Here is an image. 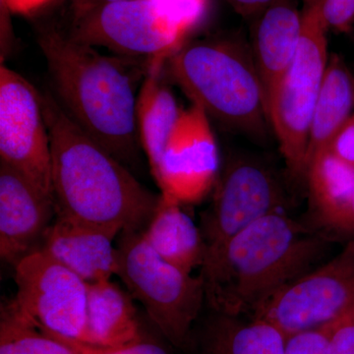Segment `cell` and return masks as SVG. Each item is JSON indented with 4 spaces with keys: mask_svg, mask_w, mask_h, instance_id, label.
Instances as JSON below:
<instances>
[{
    "mask_svg": "<svg viewBox=\"0 0 354 354\" xmlns=\"http://www.w3.org/2000/svg\"><path fill=\"white\" fill-rule=\"evenodd\" d=\"M354 309V237L328 261L286 286L252 314L286 339L335 322Z\"/></svg>",
    "mask_w": 354,
    "mask_h": 354,
    "instance_id": "10",
    "label": "cell"
},
{
    "mask_svg": "<svg viewBox=\"0 0 354 354\" xmlns=\"http://www.w3.org/2000/svg\"><path fill=\"white\" fill-rule=\"evenodd\" d=\"M50 0H1V7L11 12L29 13L43 6Z\"/></svg>",
    "mask_w": 354,
    "mask_h": 354,
    "instance_id": "30",
    "label": "cell"
},
{
    "mask_svg": "<svg viewBox=\"0 0 354 354\" xmlns=\"http://www.w3.org/2000/svg\"><path fill=\"white\" fill-rule=\"evenodd\" d=\"M353 108L354 77L342 58L332 55L310 124L306 167L316 155L329 149Z\"/></svg>",
    "mask_w": 354,
    "mask_h": 354,
    "instance_id": "20",
    "label": "cell"
},
{
    "mask_svg": "<svg viewBox=\"0 0 354 354\" xmlns=\"http://www.w3.org/2000/svg\"><path fill=\"white\" fill-rule=\"evenodd\" d=\"M0 162L53 198L50 136L43 95L4 64L0 67Z\"/></svg>",
    "mask_w": 354,
    "mask_h": 354,
    "instance_id": "11",
    "label": "cell"
},
{
    "mask_svg": "<svg viewBox=\"0 0 354 354\" xmlns=\"http://www.w3.org/2000/svg\"><path fill=\"white\" fill-rule=\"evenodd\" d=\"M218 160V145L209 118L192 104L181 111L152 174L160 194L183 206L196 204L215 187Z\"/></svg>",
    "mask_w": 354,
    "mask_h": 354,
    "instance_id": "12",
    "label": "cell"
},
{
    "mask_svg": "<svg viewBox=\"0 0 354 354\" xmlns=\"http://www.w3.org/2000/svg\"><path fill=\"white\" fill-rule=\"evenodd\" d=\"M339 235L354 237V192L348 209L339 223H337L333 236H339Z\"/></svg>",
    "mask_w": 354,
    "mask_h": 354,
    "instance_id": "29",
    "label": "cell"
},
{
    "mask_svg": "<svg viewBox=\"0 0 354 354\" xmlns=\"http://www.w3.org/2000/svg\"><path fill=\"white\" fill-rule=\"evenodd\" d=\"M328 31L315 9L304 6L297 55L270 97V125L297 180L305 179L310 124L330 58Z\"/></svg>",
    "mask_w": 354,
    "mask_h": 354,
    "instance_id": "7",
    "label": "cell"
},
{
    "mask_svg": "<svg viewBox=\"0 0 354 354\" xmlns=\"http://www.w3.org/2000/svg\"><path fill=\"white\" fill-rule=\"evenodd\" d=\"M330 243L327 234L281 212L263 216L228 242L204 278L207 301L223 316L253 314L316 269Z\"/></svg>",
    "mask_w": 354,
    "mask_h": 354,
    "instance_id": "3",
    "label": "cell"
},
{
    "mask_svg": "<svg viewBox=\"0 0 354 354\" xmlns=\"http://www.w3.org/2000/svg\"><path fill=\"white\" fill-rule=\"evenodd\" d=\"M304 6L315 9L328 30L346 32L354 24V0H304Z\"/></svg>",
    "mask_w": 354,
    "mask_h": 354,
    "instance_id": "23",
    "label": "cell"
},
{
    "mask_svg": "<svg viewBox=\"0 0 354 354\" xmlns=\"http://www.w3.org/2000/svg\"><path fill=\"white\" fill-rule=\"evenodd\" d=\"M337 321L291 335L286 339L285 354H327L330 337Z\"/></svg>",
    "mask_w": 354,
    "mask_h": 354,
    "instance_id": "24",
    "label": "cell"
},
{
    "mask_svg": "<svg viewBox=\"0 0 354 354\" xmlns=\"http://www.w3.org/2000/svg\"><path fill=\"white\" fill-rule=\"evenodd\" d=\"M301 32L302 10L297 0H277L252 20L250 48L267 109L272 93L297 55Z\"/></svg>",
    "mask_w": 354,
    "mask_h": 354,
    "instance_id": "15",
    "label": "cell"
},
{
    "mask_svg": "<svg viewBox=\"0 0 354 354\" xmlns=\"http://www.w3.org/2000/svg\"><path fill=\"white\" fill-rule=\"evenodd\" d=\"M223 317L214 334L213 354H285L288 339L276 326L254 319L241 325Z\"/></svg>",
    "mask_w": 354,
    "mask_h": 354,
    "instance_id": "21",
    "label": "cell"
},
{
    "mask_svg": "<svg viewBox=\"0 0 354 354\" xmlns=\"http://www.w3.org/2000/svg\"><path fill=\"white\" fill-rule=\"evenodd\" d=\"M207 0H121L71 15L76 41L121 57L167 58L199 24Z\"/></svg>",
    "mask_w": 354,
    "mask_h": 354,
    "instance_id": "5",
    "label": "cell"
},
{
    "mask_svg": "<svg viewBox=\"0 0 354 354\" xmlns=\"http://www.w3.org/2000/svg\"><path fill=\"white\" fill-rule=\"evenodd\" d=\"M165 68L209 118L255 138L267 134L270 121L264 90L250 46L239 37L184 43Z\"/></svg>",
    "mask_w": 354,
    "mask_h": 354,
    "instance_id": "4",
    "label": "cell"
},
{
    "mask_svg": "<svg viewBox=\"0 0 354 354\" xmlns=\"http://www.w3.org/2000/svg\"><path fill=\"white\" fill-rule=\"evenodd\" d=\"M116 235L55 216L41 249L86 283L111 279L118 271Z\"/></svg>",
    "mask_w": 354,
    "mask_h": 354,
    "instance_id": "14",
    "label": "cell"
},
{
    "mask_svg": "<svg viewBox=\"0 0 354 354\" xmlns=\"http://www.w3.org/2000/svg\"><path fill=\"white\" fill-rule=\"evenodd\" d=\"M70 1H71L70 3L71 15H76L93 7L104 6L111 2L121 1V0H70Z\"/></svg>",
    "mask_w": 354,
    "mask_h": 354,
    "instance_id": "31",
    "label": "cell"
},
{
    "mask_svg": "<svg viewBox=\"0 0 354 354\" xmlns=\"http://www.w3.org/2000/svg\"><path fill=\"white\" fill-rule=\"evenodd\" d=\"M57 339H62L65 344H68L75 354H167L162 346L146 341V339L127 344V346L104 348V346H92V344H85V342L70 341V339H62V337H57Z\"/></svg>",
    "mask_w": 354,
    "mask_h": 354,
    "instance_id": "25",
    "label": "cell"
},
{
    "mask_svg": "<svg viewBox=\"0 0 354 354\" xmlns=\"http://www.w3.org/2000/svg\"><path fill=\"white\" fill-rule=\"evenodd\" d=\"M143 236L162 259L174 267L189 274L202 269L204 243L201 230L184 211L183 205L171 198L160 194Z\"/></svg>",
    "mask_w": 354,
    "mask_h": 354,
    "instance_id": "19",
    "label": "cell"
},
{
    "mask_svg": "<svg viewBox=\"0 0 354 354\" xmlns=\"http://www.w3.org/2000/svg\"><path fill=\"white\" fill-rule=\"evenodd\" d=\"M55 200L0 162V256L13 267L39 250L55 218Z\"/></svg>",
    "mask_w": 354,
    "mask_h": 354,
    "instance_id": "13",
    "label": "cell"
},
{
    "mask_svg": "<svg viewBox=\"0 0 354 354\" xmlns=\"http://www.w3.org/2000/svg\"><path fill=\"white\" fill-rule=\"evenodd\" d=\"M312 227L332 237L354 192V167L329 150L310 160L305 172Z\"/></svg>",
    "mask_w": 354,
    "mask_h": 354,
    "instance_id": "17",
    "label": "cell"
},
{
    "mask_svg": "<svg viewBox=\"0 0 354 354\" xmlns=\"http://www.w3.org/2000/svg\"><path fill=\"white\" fill-rule=\"evenodd\" d=\"M0 354H75L62 339L46 334L11 307L1 308Z\"/></svg>",
    "mask_w": 354,
    "mask_h": 354,
    "instance_id": "22",
    "label": "cell"
},
{
    "mask_svg": "<svg viewBox=\"0 0 354 354\" xmlns=\"http://www.w3.org/2000/svg\"><path fill=\"white\" fill-rule=\"evenodd\" d=\"M327 354H354V309L337 321Z\"/></svg>",
    "mask_w": 354,
    "mask_h": 354,
    "instance_id": "26",
    "label": "cell"
},
{
    "mask_svg": "<svg viewBox=\"0 0 354 354\" xmlns=\"http://www.w3.org/2000/svg\"><path fill=\"white\" fill-rule=\"evenodd\" d=\"M143 339L128 293L111 279L88 283L85 344L114 348Z\"/></svg>",
    "mask_w": 354,
    "mask_h": 354,
    "instance_id": "18",
    "label": "cell"
},
{
    "mask_svg": "<svg viewBox=\"0 0 354 354\" xmlns=\"http://www.w3.org/2000/svg\"><path fill=\"white\" fill-rule=\"evenodd\" d=\"M11 307L46 334L86 342L88 283L43 250L15 266Z\"/></svg>",
    "mask_w": 354,
    "mask_h": 354,
    "instance_id": "9",
    "label": "cell"
},
{
    "mask_svg": "<svg viewBox=\"0 0 354 354\" xmlns=\"http://www.w3.org/2000/svg\"><path fill=\"white\" fill-rule=\"evenodd\" d=\"M215 188L199 227L204 243L203 279L215 269L228 242L263 216L281 212L286 203L276 176L249 158L230 162Z\"/></svg>",
    "mask_w": 354,
    "mask_h": 354,
    "instance_id": "8",
    "label": "cell"
},
{
    "mask_svg": "<svg viewBox=\"0 0 354 354\" xmlns=\"http://www.w3.org/2000/svg\"><path fill=\"white\" fill-rule=\"evenodd\" d=\"M51 146L55 216L102 228L118 236L148 225L160 195L153 194L120 160L95 141L43 95Z\"/></svg>",
    "mask_w": 354,
    "mask_h": 354,
    "instance_id": "1",
    "label": "cell"
},
{
    "mask_svg": "<svg viewBox=\"0 0 354 354\" xmlns=\"http://www.w3.org/2000/svg\"><path fill=\"white\" fill-rule=\"evenodd\" d=\"M328 150L346 165L354 167V113L335 134Z\"/></svg>",
    "mask_w": 354,
    "mask_h": 354,
    "instance_id": "27",
    "label": "cell"
},
{
    "mask_svg": "<svg viewBox=\"0 0 354 354\" xmlns=\"http://www.w3.org/2000/svg\"><path fill=\"white\" fill-rule=\"evenodd\" d=\"M276 1L277 0H227L235 12L250 21Z\"/></svg>",
    "mask_w": 354,
    "mask_h": 354,
    "instance_id": "28",
    "label": "cell"
},
{
    "mask_svg": "<svg viewBox=\"0 0 354 354\" xmlns=\"http://www.w3.org/2000/svg\"><path fill=\"white\" fill-rule=\"evenodd\" d=\"M167 60H151L137 97V131L152 172L157 169L183 111L160 78Z\"/></svg>",
    "mask_w": 354,
    "mask_h": 354,
    "instance_id": "16",
    "label": "cell"
},
{
    "mask_svg": "<svg viewBox=\"0 0 354 354\" xmlns=\"http://www.w3.org/2000/svg\"><path fill=\"white\" fill-rule=\"evenodd\" d=\"M118 236L115 276L167 341L176 348L187 346L191 327L206 299L202 274L183 272L162 259L143 232L124 230Z\"/></svg>",
    "mask_w": 354,
    "mask_h": 354,
    "instance_id": "6",
    "label": "cell"
},
{
    "mask_svg": "<svg viewBox=\"0 0 354 354\" xmlns=\"http://www.w3.org/2000/svg\"><path fill=\"white\" fill-rule=\"evenodd\" d=\"M37 39L65 113L120 162L131 160L140 142L136 86L151 60L102 55L55 25Z\"/></svg>",
    "mask_w": 354,
    "mask_h": 354,
    "instance_id": "2",
    "label": "cell"
}]
</instances>
